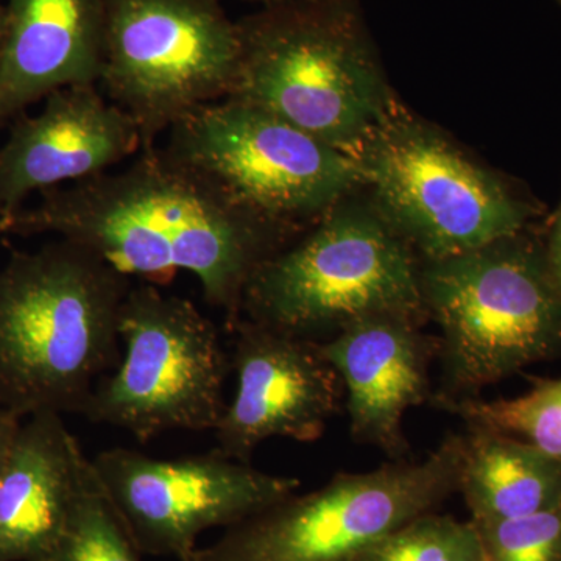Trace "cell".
<instances>
[{
	"mask_svg": "<svg viewBox=\"0 0 561 561\" xmlns=\"http://www.w3.org/2000/svg\"><path fill=\"white\" fill-rule=\"evenodd\" d=\"M560 2H561V0H560Z\"/></svg>",
	"mask_w": 561,
	"mask_h": 561,
	"instance_id": "27",
	"label": "cell"
},
{
	"mask_svg": "<svg viewBox=\"0 0 561 561\" xmlns=\"http://www.w3.org/2000/svg\"><path fill=\"white\" fill-rule=\"evenodd\" d=\"M21 423L22 420L10 415V413L0 415V470H2L7 457H9L11 445H13L14 437L20 431Z\"/></svg>",
	"mask_w": 561,
	"mask_h": 561,
	"instance_id": "23",
	"label": "cell"
},
{
	"mask_svg": "<svg viewBox=\"0 0 561 561\" xmlns=\"http://www.w3.org/2000/svg\"><path fill=\"white\" fill-rule=\"evenodd\" d=\"M245 2L261 3L262 9H271V7L295 5V3L316 2V0H245Z\"/></svg>",
	"mask_w": 561,
	"mask_h": 561,
	"instance_id": "24",
	"label": "cell"
},
{
	"mask_svg": "<svg viewBox=\"0 0 561 561\" xmlns=\"http://www.w3.org/2000/svg\"><path fill=\"white\" fill-rule=\"evenodd\" d=\"M351 157L375 209L424 262L515 238L529 217L494 173L393 106Z\"/></svg>",
	"mask_w": 561,
	"mask_h": 561,
	"instance_id": "7",
	"label": "cell"
},
{
	"mask_svg": "<svg viewBox=\"0 0 561 561\" xmlns=\"http://www.w3.org/2000/svg\"><path fill=\"white\" fill-rule=\"evenodd\" d=\"M2 413H7V412H3L2 409H0V415H2Z\"/></svg>",
	"mask_w": 561,
	"mask_h": 561,
	"instance_id": "26",
	"label": "cell"
},
{
	"mask_svg": "<svg viewBox=\"0 0 561 561\" xmlns=\"http://www.w3.org/2000/svg\"><path fill=\"white\" fill-rule=\"evenodd\" d=\"M427 317L440 327L445 411L529 365L561 359V286L542 249L522 234L420 265Z\"/></svg>",
	"mask_w": 561,
	"mask_h": 561,
	"instance_id": "3",
	"label": "cell"
},
{
	"mask_svg": "<svg viewBox=\"0 0 561 561\" xmlns=\"http://www.w3.org/2000/svg\"><path fill=\"white\" fill-rule=\"evenodd\" d=\"M162 147L251 213L298 234L362 183L351 153L232 98L192 111Z\"/></svg>",
	"mask_w": 561,
	"mask_h": 561,
	"instance_id": "10",
	"label": "cell"
},
{
	"mask_svg": "<svg viewBox=\"0 0 561 561\" xmlns=\"http://www.w3.org/2000/svg\"><path fill=\"white\" fill-rule=\"evenodd\" d=\"M131 278L94 251L58 239L14 251L0 267V409L81 413L119 364V319Z\"/></svg>",
	"mask_w": 561,
	"mask_h": 561,
	"instance_id": "2",
	"label": "cell"
},
{
	"mask_svg": "<svg viewBox=\"0 0 561 561\" xmlns=\"http://www.w3.org/2000/svg\"><path fill=\"white\" fill-rule=\"evenodd\" d=\"M3 28H5V9L0 5V47H2Z\"/></svg>",
	"mask_w": 561,
	"mask_h": 561,
	"instance_id": "25",
	"label": "cell"
},
{
	"mask_svg": "<svg viewBox=\"0 0 561 561\" xmlns=\"http://www.w3.org/2000/svg\"><path fill=\"white\" fill-rule=\"evenodd\" d=\"M350 561H483L471 522L427 512L383 535Z\"/></svg>",
	"mask_w": 561,
	"mask_h": 561,
	"instance_id": "20",
	"label": "cell"
},
{
	"mask_svg": "<svg viewBox=\"0 0 561 561\" xmlns=\"http://www.w3.org/2000/svg\"><path fill=\"white\" fill-rule=\"evenodd\" d=\"M542 253H545L549 271H551L553 278L561 286V205Z\"/></svg>",
	"mask_w": 561,
	"mask_h": 561,
	"instance_id": "22",
	"label": "cell"
},
{
	"mask_svg": "<svg viewBox=\"0 0 561 561\" xmlns=\"http://www.w3.org/2000/svg\"><path fill=\"white\" fill-rule=\"evenodd\" d=\"M239 62L238 21L220 0H105L99 88L135 122L142 150L230 98Z\"/></svg>",
	"mask_w": 561,
	"mask_h": 561,
	"instance_id": "8",
	"label": "cell"
},
{
	"mask_svg": "<svg viewBox=\"0 0 561 561\" xmlns=\"http://www.w3.org/2000/svg\"><path fill=\"white\" fill-rule=\"evenodd\" d=\"M140 556L90 459L61 537L38 561H140Z\"/></svg>",
	"mask_w": 561,
	"mask_h": 561,
	"instance_id": "19",
	"label": "cell"
},
{
	"mask_svg": "<svg viewBox=\"0 0 561 561\" xmlns=\"http://www.w3.org/2000/svg\"><path fill=\"white\" fill-rule=\"evenodd\" d=\"M471 523L481 538L483 561H561V507L522 518Z\"/></svg>",
	"mask_w": 561,
	"mask_h": 561,
	"instance_id": "21",
	"label": "cell"
},
{
	"mask_svg": "<svg viewBox=\"0 0 561 561\" xmlns=\"http://www.w3.org/2000/svg\"><path fill=\"white\" fill-rule=\"evenodd\" d=\"M402 316L365 317L319 342L321 354L341 376L350 434L390 460H408L411 446L402 424L409 409L432 401L431 365L438 337Z\"/></svg>",
	"mask_w": 561,
	"mask_h": 561,
	"instance_id": "14",
	"label": "cell"
},
{
	"mask_svg": "<svg viewBox=\"0 0 561 561\" xmlns=\"http://www.w3.org/2000/svg\"><path fill=\"white\" fill-rule=\"evenodd\" d=\"M231 367L238 389L225 405L216 434L217 451L250 463L262 442L319 440L341 412V376L321 354L319 342L295 337L239 317Z\"/></svg>",
	"mask_w": 561,
	"mask_h": 561,
	"instance_id": "12",
	"label": "cell"
},
{
	"mask_svg": "<svg viewBox=\"0 0 561 561\" xmlns=\"http://www.w3.org/2000/svg\"><path fill=\"white\" fill-rule=\"evenodd\" d=\"M0 124L69 87L98 84L105 0H7Z\"/></svg>",
	"mask_w": 561,
	"mask_h": 561,
	"instance_id": "15",
	"label": "cell"
},
{
	"mask_svg": "<svg viewBox=\"0 0 561 561\" xmlns=\"http://www.w3.org/2000/svg\"><path fill=\"white\" fill-rule=\"evenodd\" d=\"M125 353L95 383L81 415L149 443L171 431H214L231 359L194 302L131 284L119 319Z\"/></svg>",
	"mask_w": 561,
	"mask_h": 561,
	"instance_id": "9",
	"label": "cell"
},
{
	"mask_svg": "<svg viewBox=\"0 0 561 561\" xmlns=\"http://www.w3.org/2000/svg\"><path fill=\"white\" fill-rule=\"evenodd\" d=\"M91 465L139 552L179 561L197 549L206 530L241 523L297 493L301 483L256 470L217 449L154 459L113 448L98 454Z\"/></svg>",
	"mask_w": 561,
	"mask_h": 561,
	"instance_id": "11",
	"label": "cell"
},
{
	"mask_svg": "<svg viewBox=\"0 0 561 561\" xmlns=\"http://www.w3.org/2000/svg\"><path fill=\"white\" fill-rule=\"evenodd\" d=\"M88 465L60 413L22 421L0 470V561H38L54 548Z\"/></svg>",
	"mask_w": 561,
	"mask_h": 561,
	"instance_id": "16",
	"label": "cell"
},
{
	"mask_svg": "<svg viewBox=\"0 0 561 561\" xmlns=\"http://www.w3.org/2000/svg\"><path fill=\"white\" fill-rule=\"evenodd\" d=\"M238 27L230 98L346 153L393 106L353 0L271 7Z\"/></svg>",
	"mask_w": 561,
	"mask_h": 561,
	"instance_id": "4",
	"label": "cell"
},
{
	"mask_svg": "<svg viewBox=\"0 0 561 561\" xmlns=\"http://www.w3.org/2000/svg\"><path fill=\"white\" fill-rule=\"evenodd\" d=\"M531 389L508 400L456 402L445 412L459 415L467 427L512 435L537 446L561 463V378H531Z\"/></svg>",
	"mask_w": 561,
	"mask_h": 561,
	"instance_id": "18",
	"label": "cell"
},
{
	"mask_svg": "<svg viewBox=\"0 0 561 561\" xmlns=\"http://www.w3.org/2000/svg\"><path fill=\"white\" fill-rule=\"evenodd\" d=\"M39 197L0 220V234L58 236L151 284L190 272L228 324L241 316L254 272L302 234L251 213L162 146L140 150L124 169Z\"/></svg>",
	"mask_w": 561,
	"mask_h": 561,
	"instance_id": "1",
	"label": "cell"
},
{
	"mask_svg": "<svg viewBox=\"0 0 561 561\" xmlns=\"http://www.w3.org/2000/svg\"><path fill=\"white\" fill-rule=\"evenodd\" d=\"M142 150L138 127L98 84L62 88L20 116L0 147V220L35 192L94 179Z\"/></svg>",
	"mask_w": 561,
	"mask_h": 561,
	"instance_id": "13",
	"label": "cell"
},
{
	"mask_svg": "<svg viewBox=\"0 0 561 561\" xmlns=\"http://www.w3.org/2000/svg\"><path fill=\"white\" fill-rule=\"evenodd\" d=\"M471 522L522 518L561 507V463L537 446L468 427L459 490Z\"/></svg>",
	"mask_w": 561,
	"mask_h": 561,
	"instance_id": "17",
	"label": "cell"
},
{
	"mask_svg": "<svg viewBox=\"0 0 561 561\" xmlns=\"http://www.w3.org/2000/svg\"><path fill=\"white\" fill-rule=\"evenodd\" d=\"M463 453L465 434H449L424 460L341 472L319 490L290 494L232 524L181 561H350L453 496Z\"/></svg>",
	"mask_w": 561,
	"mask_h": 561,
	"instance_id": "6",
	"label": "cell"
},
{
	"mask_svg": "<svg viewBox=\"0 0 561 561\" xmlns=\"http://www.w3.org/2000/svg\"><path fill=\"white\" fill-rule=\"evenodd\" d=\"M373 316L424 324L420 264L378 210L339 203L254 272L239 317L321 342Z\"/></svg>",
	"mask_w": 561,
	"mask_h": 561,
	"instance_id": "5",
	"label": "cell"
}]
</instances>
